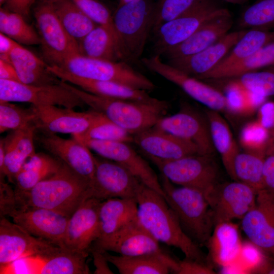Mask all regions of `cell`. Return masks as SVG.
Returning <instances> with one entry per match:
<instances>
[{
  "label": "cell",
  "mask_w": 274,
  "mask_h": 274,
  "mask_svg": "<svg viewBox=\"0 0 274 274\" xmlns=\"http://www.w3.org/2000/svg\"><path fill=\"white\" fill-rule=\"evenodd\" d=\"M94 158L92 197L101 200L113 198L136 199L144 183L119 163L99 156H94Z\"/></svg>",
  "instance_id": "obj_12"
},
{
  "label": "cell",
  "mask_w": 274,
  "mask_h": 274,
  "mask_svg": "<svg viewBox=\"0 0 274 274\" xmlns=\"http://www.w3.org/2000/svg\"><path fill=\"white\" fill-rule=\"evenodd\" d=\"M58 67L82 78L117 82L147 91L155 88L149 79L123 61L98 59L77 54Z\"/></svg>",
  "instance_id": "obj_6"
},
{
  "label": "cell",
  "mask_w": 274,
  "mask_h": 274,
  "mask_svg": "<svg viewBox=\"0 0 274 274\" xmlns=\"http://www.w3.org/2000/svg\"><path fill=\"white\" fill-rule=\"evenodd\" d=\"M270 139L269 130L258 121L246 124L239 134V142L246 151H266Z\"/></svg>",
  "instance_id": "obj_47"
},
{
  "label": "cell",
  "mask_w": 274,
  "mask_h": 274,
  "mask_svg": "<svg viewBox=\"0 0 274 274\" xmlns=\"http://www.w3.org/2000/svg\"><path fill=\"white\" fill-rule=\"evenodd\" d=\"M225 1L233 4H242L244 3L247 0H225Z\"/></svg>",
  "instance_id": "obj_57"
},
{
  "label": "cell",
  "mask_w": 274,
  "mask_h": 274,
  "mask_svg": "<svg viewBox=\"0 0 274 274\" xmlns=\"http://www.w3.org/2000/svg\"><path fill=\"white\" fill-rule=\"evenodd\" d=\"M90 252L91 253L92 255L93 263L95 267V270L94 271V273H113L109 266V261L105 257L102 251L94 248H91Z\"/></svg>",
  "instance_id": "obj_52"
},
{
  "label": "cell",
  "mask_w": 274,
  "mask_h": 274,
  "mask_svg": "<svg viewBox=\"0 0 274 274\" xmlns=\"http://www.w3.org/2000/svg\"><path fill=\"white\" fill-rule=\"evenodd\" d=\"M91 197L90 182L63 162L57 172L31 189H15L13 207L45 208L70 217Z\"/></svg>",
  "instance_id": "obj_1"
},
{
  "label": "cell",
  "mask_w": 274,
  "mask_h": 274,
  "mask_svg": "<svg viewBox=\"0 0 274 274\" xmlns=\"http://www.w3.org/2000/svg\"><path fill=\"white\" fill-rule=\"evenodd\" d=\"M63 82L86 105L103 114L133 135L154 127L160 118L165 116L169 108V102L165 100L155 98L145 102L108 98Z\"/></svg>",
  "instance_id": "obj_3"
},
{
  "label": "cell",
  "mask_w": 274,
  "mask_h": 274,
  "mask_svg": "<svg viewBox=\"0 0 274 274\" xmlns=\"http://www.w3.org/2000/svg\"><path fill=\"white\" fill-rule=\"evenodd\" d=\"M37 127L12 131L4 142L5 159L4 168L0 173L1 180L6 177L9 182L14 183L16 175L26 161L35 153L34 140Z\"/></svg>",
  "instance_id": "obj_28"
},
{
  "label": "cell",
  "mask_w": 274,
  "mask_h": 274,
  "mask_svg": "<svg viewBox=\"0 0 274 274\" xmlns=\"http://www.w3.org/2000/svg\"><path fill=\"white\" fill-rule=\"evenodd\" d=\"M18 44L10 37L0 33V56H9L13 48Z\"/></svg>",
  "instance_id": "obj_56"
},
{
  "label": "cell",
  "mask_w": 274,
  "mask_h": 274,
  "mask_svg": "<svg viewBox=\"0 0 274 274\" xmlns=\"http://www.w3.org/2000/svg\"><path fill=\"white\" fill-rule=\"evenodd\" d=\"M79 54L112 61H123L118 38L108 28L97 25L78 42Z\"/></svg>",
  "instance_id": "obj_34"
},
{
  "label": "cell",
  "mask_w": 274,
  "mask_h": 274,
  "mask_svg": "<svg viewBox=\"0 0 274 274\" xmlns=\"http://www.w3.org/2000/svg\"><path fill=\"white\" fill-rule=\"evenodd\" d=\"M272 65H274V62H273V64H272Z\"/></svg>",
  "instance_id": "obj_62"
},
{
  "label": "cell",
  "mask_w": 274,
  "mask_h": 274,
  "mask_svg": "<svg viewBox=\"0 0 274 274\" xmlns=\"http://www.w3.org/2000/svg\"><path fill=\"white\" fill-rule=\"evenodd\" d=\"M88 256L60 248L46 255H36L19 260L23 273L88 274Z\"/></svg>",
  "instance_id": "obj_24"
},
{
  "label": "cell",
  "mask_w": 274,
  "mask_h": 274,
  "mask_svg": "<svg viewBox=\"0 0 274 274\" xmlns=\"http://www.w3.org/2000/svg\"><path fill=\"white\" fill-rule=\"evenodd\" d=\"M73 1L93 22L108 28L117 37L113 16L104 5L96 0Z\"/></svg>",
  "instance_id": "obj_48"
},
{
  "label": "cell",
  "mask_w": 274,
  "mask_h": 274,
  "mask_svg": "<svg viewBox=\"0 0 274 274\" xmlns=\"http://www.w3.org/2000/svg\"><path fill=\"white\" fill-rule=\"evenodd\" d=\"M21 83L42 86L59 83L61 80L49 68L46 61L17 44L9 55Z\"/></svg>",
  "instance_id": "obj_30"
},
{
  "label": "cell",
  "mask_w": 274,
  "mask_h": 274,
  "mask_svg": "<svg viewBox=\"0 0 274 274\" xmlns=\"http://www.w3.org/2000/svg\"><path fill=\"white\" fill-rule=\"evenodd\" d=\"M135 1H138V0H119L118 6H120L125 4H126L131 2Z\"/></svg>",
  "instance_id": "obj_58"
},
{
  "label": "cell",
  "mask_w": 274,
  "mask_h": 274,
  "mask_svg": "<svg viewBox=\"0 0 274 274\" xmlns=\"http://www.w3.org/2000/svg\"><path fill=\"white\" fill-rule=\"evenodd\" d=\"M91 248L112 251L124 256L167 253L161 249L159 242L141 225L138 218L113 234L97 239Z\"/></svg>",
  "instance_id": "obj_18"
},
{
  "label": "cell",
  "mask_w": 274,
  "mask_h": 274,
  "mask_svg": "<svg viewBox=\"0 0 274 274\" xmlns=\"http://www.w3.org/2000/svg\"><path fill=\"white\" fill-rule=\"evenodd\" d=\"M247 31L241 30L228 33L215 43L198 53L169 60L167 63L197 79L214 68Z\"/></svg>",
  "instance_id": "obj_25"
},
{
  "label": "cell",
  "mask_w": 274,
  "mask_h": 274,
  "mask_svg": "<svg viewBox=\"0 0 274 274\" xmlns=\"http://www.w3.org/2000/svg\"><path fill=\"white\" fill-rule=\"evenodd\" d=\"M153 7L148 0L118 7L113 20L123 61H135L142 56L151 31Z\"/></svg>",
  "instance_id": "obj_5"
},
{
  "label": "cell",
  "mask_w": 274,
  "mask_h": 274,
  "mask_svg": "<svg viewBox=\"0 0 274 274\" xmlns=\"http://www.w3.org/2000/svg\"><path fill=\"white\" fill-rule=\"evenodd\" d=\"M72 137L78 140L92 139L129 144L133 142V134L111 121L100 112H98L93 124L83 134Z\"/></svg>",
  "instance_id": "obj_43"
},
{
  "label": "cell",
  "mask_w": 274,
  "mask_h": 274,
  "mask_svg": "<svg viewBox=\"0 0 274 274\" xmlns=\"http://www.w3.org/2000/svg\"><path fill=\"white\" fill-rule=\"evenodd\" d=\"M274 257V254L271 255Z\"/></svg>",
  "instance_id": "obj_61"
},
{
  "label": "cell",
  "mask_w": 274,
  "mask_h": 274,
  "mask_svg": "<svg viewBox=\"0 0 274 274\" xmlns=\"http://www.w3.org/2000/svg\"><path fill=\"white\" fill-rule=\"evenodd\" d=\"M263 189L274 193V144L270 139L263 168Z\"/></svg>",
  "instance_id": "obj_49"
},
{
  "label": "cell",
  "mask_w": 274,
  "mask_h": 274,
  "mask_svg": "<svg viewBox=\"0 0 274 274\" xmlns=\"http://www.w3.org/2000/svg\"><path fill=\"white\" fill-rule=\"evenodd\" d=\"M0 79L20 82L16 71L10 61L0 59Z\"/></svg>",
  "instance_id": "obj_55"
},
{
  "label": "cell",
  "mask_w": 274,
  "mask_h": 274,
  "mask_svg": "<svg viewBox=\"0 0 274 274\" xmlns=\"http://www.w3.org/2000/svg\"><path fill=\"white\" fill-rule=\"evenodd\" d=\"M11 217L13 221L31 234L64 249L66 230L70 216L42 208L16 206L1 214Z\"/></svg>",
  "instance_id": "obj_11"
},
{
  "label": "cell",
  "mask_w": 274,
  "mask_h": 274,
  "mask_svg": "<svg viewBox=\"0 0 274 274\" xmlns=\"http://www.w3.org/2000/svg\"><path fill=\"white\" fill-rule=\"evenodd\" d=\"M229 11L212 0H201L188 11L161 25L153 33L156 54L161 55L181 43L206 23L230 15Z\"/></svg>",
  "instance_id": "obj_8"
},
{
  "label": "cell",
  "mask_w": 274,
  "mask_h": 274,
  "mask_svg": "<svg viewBox=\"0 0 274 274\" xmlns=\"http://www.w3.org/2000/svg\"><path fill=\"white\" fill-rule=\"evenodd\" d=\"M233 79L247 89L261 96L267 98L274 96V65L262 71H255Z\"/></svg>",
  "instance_id": "obj_45"
},
{
  "label": "cell",
  "mask_w": 274,
  "mask_h": 274,
  "mask_svg": "<svg viewBox=\"0 0 274 274\" xmlns=\"http://www.w3.org/2000/svg\"><path fill=\"white\" fill-rule=\"evenodd\" d=\"M225 91L227 110L241 115L252 114L266 98L247 89L233 78L226 86Z\"/></svg>",
  "instance_id": "obj_41"
},
{
  "label": "cell",
  "mask_w": 274,
  "mask_h": 274,
  "mask_svg": "<svg viewBox=\"0 0 274 274\" xmlns=\"http://www.w3.org/2000/svg\"><path fill=\"white\" fill-rule=\"evenodd\" d=\"M177 274H214L215 271L205 263L185 258L179 260Z\"/></svg>",
  "instance_id": "obj_50"
},
{
  "label": "cell",
  "mask_w": 274,
  "mask_h": 274,
  "mask_svg": "<svg viewBox=\"0 0 274 274\" xmlns=\"http://www.w3.org/2000/svg\"><path fill=\"white\" fill-rule=\"evenodd\" d=\"M51 3L61 23L78 43L96 25L73 0H44Z\"/></svg>",
  "instance_id": "obj_37"
},
{
  "label": "cell",
  "mask_w": 274,
  "mask_h": 274,
  "mask_svg": "<svg viewBox=\"0 0 274 274\" xmlns=\"http://www.w3.org/2000/svg\"><path fill=\"white\" fill-rule=\"evenodd\" d=\"M37 120L36 113L32 106L29 108H23L10 102H0L1 133L37 127Z\"/></svg>",
  "instance_id": "obj_42"
},
{
  "label": "cell",
  "mask_w": 274,
  "mask_h": 274,
  "mask_svg": "<svg viewBox=\"0 0 274 274\" xmlns=\"http://www.w3.org/2000/svg\"><path fill=\"white\" fill-rule=\"evenodd\" d=\"M274 23V0H261L249 7L242 15L239 26L260 27Z\"/></svg>",
  "instance_id": "obj_46"
},
{
  "label": "cell",
  "mask_w": 274,
  "mask_h": 274,
  "mask_svg": "<svg viewBox=\"0 0 274 274\" xmlns=\"http://www.w3.org/2000/svg\"><path fill=\"white\" fill-rule=\"evenodd\" d=\"M270 141L274 144V128L272 129L270 133Z\"/></svg>",
  "instance_id": "obj_59"
},
{
  "label": "cell",
  "mask_w": 274,
  "mask_h": 274,
  "mask_svg": "<svg viewBox=\"0 0 274 274\" xmlns=\"http://www.w3.org/2000/svg\"><path fill=\"white\" fill-rule=\"evenodd\" d=\"M232 24L231 14L213 19L201 26L186 40L168 49L162 55L169 60L198 53L228 33Z\"/></svg>",
  "instance_id": "obj_27"
},
{
  "label": "cell",
  "mask_w": 274,
  "mask_h": 274,
  "mask_svg": "<svg viewBox=\"0 0 274 274\" xmlns=\"http://www.w3.org/2000/svg\"><path fill=\"white\" fill-rule=\"evenodd\" d=\"M48 68L61 80L99 96L145 102L152 101L156 98L151 96L147 91L136 89L121 83L80 78L55 65H49Z\"/></svg>",
  "instance_id": "obj_26"
},
{
  "label": "cell",
  "mask_w": 274,
  "mask_h": 274,
  "mask_svg": "<svg viewBox=\"0 0 274 274\" xmlns=\"http://www.w3.org/2000/svg\"><path fill=\"white\" fill-rule=\"evenodd\" d=\"M201 0H158L154 4L151 32L162 24L177 18L194 7Z\"/></svg>",
  "instance_id": "obj_44"
},
{
  "label": "cell",
  "mask_w": 274,
  "mask_h": 274,
  "mask_svg": "<svg viewBox=\"0 0 274 274\" xmlns=\"http://www.w3.org/2000/svg\"><path fill=\"white\" fill-rule=\"evenodd\" d=\"M34 17L48 64L59 66L70 57L79 54L78 43L64 29L50 2L42 0L35 9Z\"/></svg>",
  "instance_id": "obj_9"
},
{
  "label": "cell",
  "mask_w": 274,
  "mask_h": 274,
  "mask_svg": "<svg viewBox=\"0 0 274 274\" xmlns=\"http://www.w3.org/2000/svg\"><path fill=\"white\" fill-rule=\"evenodd\" d=\"M257 192L238 181L219 183L205 196L211 209L215 226L240 219L254 206Z\"/></svg>",
  "instance_id": "obj_13"
},
{
  "label": "cell",
  "mask_w": 274,
  "mask_h": 274,
  "mask_svg": "<svg viewBox=\"0 0 274 274\" xmlns=\"http://www.w3.org/2000/svg\"><path fill=\"white\" fill-rule=\"evenodd\" d=\"M21 102L31 105L58 106L74 109L86 105L64 82L42 86L0 79V102Z\"/></svg>",
  "instance_id": "obj_10"
},
{
  "label": "cell",
  "mask_w": 274,
  "mask_h": 274,
  "mask_svg": "<svg viewBox=\"0 0 274 274\" xmlns=\"http://www.w3.org/2000/svg\"><path fill=\"white\" fill-rule=\"evenodd\" d=\"M22 15L6 9L0 10V31L19 44H41L39 35Z\"/></svg>",
  "instance_id": "obj_40"
},
{
  "label": "cell",
  "mask_w": 274,
  "mask_h": 274,
  "mask_svg": "<svg viewBox=\"0 0 274 274\" xmlns=\"http://www.w3.org/2000/svg\"><path fill=\"white\" fill-rule=\"evenodd\" d=\"M133 143L146 156L163 160H175L199 154L193 143L154 127L133 135Z\"/></svg>",
  "instance_id": "obj_23"
},
{
  "label": "cell",
  "mask_w": 274,
  "mask_h": 274,
  "mask_svg": "<svg viewBox=\"0 0 274 274\" xmlns=\"http://www.w3.org/2000/svg\"><path fill=\"white\" fill-rule=\"evenodd\" d=\"M206 246L215 263L222 266L231 263L242 250L238 225L233 221L216 224Z\"/></svg>",
  "instance_id": "obj_32"
},
{
  "label": "cell",
  "mask_w": 274,
  "mask_h": 274,
  "mask_svg": "<svg viewBox=\"0 0 274 274\" xmlns=\"http://www.w3.org/2000/svg\"><path fill=\"white\" fill-rule=\"evenodd\" d=\"M269 254H264L260 261L251 271L253 273L274 274V257Z\"/></svg>",
  "instance_id": "obj_54"
},
{
  "label": "cell",
  "mask_w": 274,
  "mask_h": 274,
  "mask_svg": "<svg viewBox=\"0 0 274 274\" xmlns=\"http://www.w3.org/2000/svg\"><path fill=\"white\" fill-rule=\"evenodd\" d=\"M154 127L193 143L200 155L212 156L215 153L207 118L187 104L182 105L177 113L160 118Z\"/></svg>",
  "instance_id": "obj_17"
},
{
  "label": "cell",
  "mask_w": 274,
  "mask_h": 274,
  "mask_svg": "<svg viewBox=\"0 0 274 274\" xmlns=\"http://www.w3.org/2000/svg\"><path fill=\"white\" fill-rule=\"evenodd\" d=\"M258 121L269 130L274 128V102H264L258 109Z\"/></svg>",
  "instance_id": "obj_51"
},
{
  "label": "cell",
  "mask_w": 274,
  "mask_h": 274,
  "mask_svg": "<svg viewBox=\"0 0 274 274\" xmlns=\"http://www.w3.org/2000/svg\"><path fill=\"white\" fill-rule=\"evenodd\" d=\"M8 0H0V5L2 6L3 4L6 3Z\"/></svg>",
  "instance_id": "obj_60"
},
{
  "label": "cell",
  "mask_w": 274,
  "mask_h": 274,
  "mask_svg": "<svg viewBox=\"0 0 274 274\" xmlns=\"http://www.w3.org/2000/svg\"><path fill=\"white\" fill-rule=\"evenodd\" d=\"M164 197L177 217L184 232L199 246H207L215 223L204 194L194 188L176 187L161 174Z\"/></svg>",
  "instance_id": "obj_4"
},
{
  "label": "cell",
  "mask_w": 274,
  "mask_h": 274,
  "mask_svg": "<svg viewBox=\"0 0 274 274\" xmlns=\"http://www.w3.org/2000/svg\"><path fill=\"white\" fill-rule=\"evenodd\" d=\"M42 131L35 134L39 145L65 163L91 184L94 175L95 158L90 149L78 140L64 139L55 133Z\"/></svg>",
  "instance_id": "obj_20"
},
{
  "label": "cell",
  "mask_w": 274,
  "mask_h": 274,
  "mask_svg": "<svg viewBox=\"0 0 274 274\" xmlns=\"http://www.w3.org/2000/svg\"><path fill=\"white\" fill-rule=\"evenodd\" d=\"M35 0H8L6 9L19 13L24 17L28 16Z\"/></svg>",
  "instance_id": "obj_53"
},
{
  "label": "cell",
  "mask_w": 274,
  "mask_h": 274,
  "mask_svg": "<svg viewBox=\"0 0 274 274\" xmlns=\"http://www.w3.org/2000/svg\"><path fill=\"white\" fill-rule=\"evenodd\" d=\"M31 106L36 113L37 130L55 134H70L72 136L83 134L98 114L92 109L80 112L57 106Z\"/></svg>",
  "instance_id": "obj_22"
},
{
  "label": "cell",
  "mask_w": 274,
  "mask_h": 274,
  "mask_svg": "<svg viewBox=\"0 0 274 274\" xmlns=\"http://www.w3.org/2000/svg\"><path fill=\"white\" fill-rule=\"evenodd\" d=\"M274 62V41L259 49L247 58L226 67L212 70L200 76L199 80L228 79L239 77Z\"/></svg>",
  "instance_id": "obj_36"
},
{
  "label": "cell",
  "mask_w": 274,
  "mask_h": 274,
  "mask_svg": "<svg viewBox=\"0 0 274 274\" xmlns=\"http://www.w3.org/2000/svg\"><path fill=\"white\" fill-rule=\"evenodd\" d=\"M141 61L148 70L176 84L190 97L209 109L219 112L227 110V99L222 92L163 62L160 55L155 54L144 58Z\"/></svg>",
  "instance_id": "obj_14"
},
{
  "label": "cell",
  "mask_w": 274,
  "mask_h": 274,
  "mask_svg": "<svg viewBox=\"0 0 274 274\" xmlns=\"http://www.w3.org/2000/svg\"><path fill=\"white\" fill-rule=\"evenodd\" d=\"M274 41V31L252 29L245 35L232 48L231 52L212 70H220L249 57L264 46Z\"/></svg>",
  "instance_id": "obj_39"
},
{
  "label": "cell",
  "mask_w": 274,
  "mask_h": 274,
  "mask_svg": "<svg viewBox=\"0 0 274 274\" xmlns=\"http://www.w3.org/2000/svg\"><path fill=\"white\" fill-rule=\"evenodd\" d=\"M98 217L100 235L98 239L109 236L138 218L136 200L120 198L102 200L98 209Z\"/></svg>",
  "instance_id": "obj_31"
},
{
  "label": "cell",
  "mask_w": 274,
  "mask_h": 274,
  "mask_svg": "<svg viewBox=\"0 0 274 274\" xmlns=\"http://www.w3.org/2000/svg\"><path fill=\"white\" fill-rule=\"evenodd\" d=\"M102 200L91 197L71 216L67 225L64 249L88 256L100 235L98 209Z\"/></svg>",
  "instance_id": "obj_21"
},
{
  "label": "cell",
  "mask_w": 274,
  "mask_h": 274,
  "mask_svg": "<svg viewBox=\"0 0 274 274\" xmlns=\"http://www.w3.org/2000/svg\"><path fill=\"white\" fill-rule=\"evenodd\" d=\"M60 248L1 216L0 267L28 257L52 253Z\"/></svg>",
  "instance_id": "obj_15"
},
{
  "label": "cell",
  "mask_w": 274,
  "mask_h": 274,
  "mask_svg": "<svg viewBox=\"0 0 274 274\" xmlns=\"http://www.w3.org/2000/svg\"><path fill=\"white\" fill-rule=\"evenodd\" d=\"M205 112L214 147L219 153L228 175L236 181L233 164L240 151L230 127L219 112L209 109Z\"/></svg>",
  "instance_id": "obj_33"
},
{
  "label": "cell",
  "mask_w": 274,
  "mask_h": 274,
  "mask_svg": "<svg viewBox=\"0 0 274 274\" xmlns=\"http://www.w3.org/2000/svg\"><path fill=\"white\" fill-rule=\"evenodd\" d=\"M63 162L43 153H36L29 158L14 179L15 189L27 191L41 181L53 175Z\"/></svg>",
  "instance_id": "obj_35"
},
{
  "label": "cell",
  "mask_w": 274,
  "mask_h": 274,
  "mask_svg": "<svg viewBox=\"0 0 274 274\" xmlns=\"http://www.w3.org/2000/svg\"><path fill=\"white\" fill-rule=\"evenodd\" d=\"M241 226L252 244L266 254H274L273 193L257 192L255 203L242 219Z\"/></svg>",
  "instance_id": "obj_19"
},
{
  "label": "cell",
  "mask_w": 274,
  "mask_h": 274,
  "mask_svg": "<svg viewBox=\"0 0 274 274\" xmlns=\"http://www.w3.org/2000/svg\"><path fill=\"white\" fill-rule=\"evenodd\" d=\"M99 156L122 165L143 183L164 197L160 179L148 162L129 143L92 139L79 140Z\"/></svg>",
  "instance_id": "obj_16"
},
{
  "label": "cell",
  "mask_w": 274,
  "mask_h": 274,
  "mask_svg": "<svg viewBox=\"0 0 274 274\" xmlns=\"http://www.w3.org/2000/svg\"><path fill=\"white\" fill-rule=\"evenodd\" d=\"M136 200L139 221L153 237L159 243L179 249L185 258L204 263L200 247L183 230L162 195L143 184Z\"/></svg>",
  "instance_id": "obj_2"
},
{
  "label": "cell",
  "mask_w": 274,
  "mask_h": 274,
  "mask_svg": "<svg viewBox=\"0 0 274 274\" xmlns=\"http://www.w3.org/2000/svg\"><path fill=\"white\" fill-rule=\"evenodd\" d=\"M146 157L174 184L196 189L204 195L219 183V168L212 156L194 154L168 160Z\"/></svg>",
  "instance_id": "obj_7"
},
{
  "label": "cell",
  "mask_w": 274,
  "mask_h": 274,
  "mask_svg": "<svg viewBox=\"0 0 274 274\" xmlns=\"http://www.w3.org/2000/svg\"><path fill=\"white\" fill-rule=\"evenodd\" d=\"M102 251L109 262L121 274L177 273L179 269V260L168 253L124 256H114L108 251Z\"/></svg>",
  "instance_id": "obj_29"
},
{
  "label": "cell",
  "mask_w": 274,
  "mask_h": 274,
  "mask_svg": "<svg viewBox=\"0 0 274 274\" xmlns=\"http://www.w3.org/2000/svg\"><path fill=\"white\" fill-rule=\"evenodd\" d=\"M266 151L239 152L233 164L236 181L253 188L257 192L263 190V168Z\"/></svg>",
  "instance_id": "obj_38"
}]
</instances>
